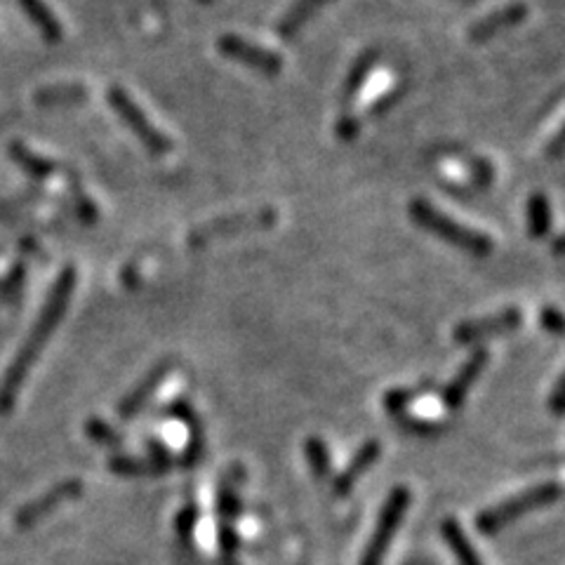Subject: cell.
Wrapping results in <instances>:
<instances>
[{
	"label": "cell",
	"mask_w": 565,
	"mask_h": 565,
	"mask_svg": "<svg viewBox=\"0 0 565 565\" xmlns=\"http://www.w3.org/2000/svg\"><path fill=\"white\" fill-rule=\"evenodd\" d=\"M76 283H78L76 269L64 267L59 271V276L55 278V283H52L48 297H45L41 314H38L31 332L26 335L24 344L19 347L15 358H12V363L8 365V370H5L3 380H0V415H10L12 408L17 405V398L22 394L26 377H29L31 368L36 365L38 358H41L45 347H48L52 332L59 328L66 309H69Z\"/></svg>",
	"instance_id": "cell-1"
},
{
	"label": "cell",
	"mask_w": 565,
	"mask_h": 565,
	"mask_svg": "<svg viewBox=\"0 0 565 565\" xmlns=\"http://www.w3.org/2000/svg\"><path fill=\"white\" fill-rule=\"evenodd\" d=\"M408 212H410V219L417 226H422L424 231H429V234L441 238V241L455 245L457 250L467 252V255L488 257L495 248L493 238L481 234V231H476V229H469V226H464L462 222H457V219H452L450 215H445V212L434 208V205H431L429 201H424V198H415V201H410Z\"/></svg>",
	"instance_id": "cell-2"
},
{
	"label": "cell",
	"mask_w": 565,
	"mask_h": 565,
	"mask_svg": "<svg viewBox=\"0 0 565 565\" xmlns=\"http://www.w3.org/2000/svg\"><path fill=\"white\" fill-rule=\"evenodd\" d=\"M563 490H561V483H540V485H533V488L523 490V493H518L514 497H509V500H504L500 504H495V507H488L481 514L476 516V528L481 535H497L500 530L507 528L509 523L518 521V518L533 514V511L542 509V507H549V504H554L561 500Z\"/></svg>",
	"instance_id": "cell-3"
},
{
	"label": "cell",
	"mask_w": 565,
	"mask_h": 565,
	"mask_svg": "<svg viewBox=\"0 0 565 565\" xmlns=\"http://www.w3.org/2000/svg\"><path fill=\"white\" fill-rule=\"evenodd\" d=\"M276 222H278V210L269 208V205L267 208L250 210V212H236V215L217 217L212 219V222L196 226V229L189 231V236H186V243H189V248L201 250L208 243L219 241V238L250 234V231H264L276 226Z\"/></svg>",
	"instance_id": "cell-4"
},
{
	"label": "cell",
	"mask_w": 565,
	"mask_h": 565,
	"mask_svg": "<svg viewBox=\"0 0 565 565\" xmlns=\"http://www.w3.org/2000/svg\"><path fill=\"white\" fill-rule=\"evenodd\" d=\"M410 500H412V495L405 485H396V488L391 490L389 497L382 504L380 516H377L375 530H372L370 540L368 544H365L361 565H382L384 563V556H387L391 542H394L398 528H401L403 518L405 514H408Z\"/></svg>",
	"instance_id": "cell-5"
},
{
	"label": "cell",
	"mask_w": 565,
	"mask_h": 565,
	"mask_svg": "<svg viewBox=\"0 0 565 565\" xmlns=\"http://www.w3.org/2000/svg\"><path fill=\"white\" fill-rule=\"evenodd\" d=\"M106 102H109L111 109L118 113V118L128 125V130L139 139V142H142V146L151 156L170 154L172 139L165 137L163 132L149 121V116L139 109L137 102L128 95V92L118 88V85H113V88H109V92H106Z\"/></svg>",
	"instance_id": "cell-6"
},
{
	"label": "cell",
	"mask_w": 565,
	"mask_h": 565,
	"mask_svg": "<svg viewBox=\"0 0 565 565\" xmlns=\"http://www.w3.org/2000/svg\"><path fill=\"white\" fill-rule=\"evenodd\" d=\"M83 495V481L81 478H66L52 485L48 493L38 495L36 500L22 504L15 514V528L17 530H29L33 525H38L45 518L55 514V511L66 502L78 500Z\"/></svg>",
	"instance_id": "cell-7"
},
{
	"label": "cell",
	"mask_w": 565,
	"mask_h": 565,
	"mask_svg": "<svg viewBox=\"0 0 565 565\" xmlns=\"http://www.w3.org/2000/svg\"><path fill=\"white\" fill-rule=\"evenodd\" d=\"M217 50L222 52L226 59H234V62L238 64H245V66H250V69L269 73V76L283 71V66H285L283 57L278 55V52L262 48V45H257L252 41H245V38L234 36V33H224V36H219Z\"/></svg>",
	"instance_id": "cell-8"
},
{
	"label": "cell",
	"mask_w": 565,
	"mask_h": 565,
	"mask_svg": "<svg viewBox=\"0 0 565 565\" xmlns=\"http://www.w3.org/2000/svg\"><path fill=\"white\" fill-rule=\"evenodd\" d=\"M523 325V311L516 307L502 309L493 316H483L476 318V321H462L452 330V337H455L457 344H476L483 342V339L504 335V332H514Z\"/></svg>",
	"instance_id": "cell-9"
},
{
	"label": "cell",
	"mask_w": 565,
	"mask_h": 565,
	"mask_svg": "<svg viewBox=\"0 0 565 565\" xmlns=\"http://www.w3.org/2000/svg\"><path fill=\"white\" fill-rule=\"evenodd\" d=\"M238 495L231 483H222L217 497L219 509V556L224 565H238V537L234 530V518L238 516Z\"/></svg>",
	"instance_id": "cell-10"
},
{
	"label": "cell",
	"mask_w": 565,
	"mask_h": 565,
	"mask_svg": "<svg viewBox=\"0 0 565 565\" xmlns=\"http://www.w3.org/2000/svg\"><path fill=\"white\" fill-rule=\"evenodd\" d=\"M172 368H175V363L172 361H161L146 372L142 380H139L135 387L125 394L123 401L118 403V415H121V420H132V417L139 415V410L156 396V391L163 387L165 380H168Z\"/></svg>",
	"instance_id": "cell-11"
},
{
	"label": "cell",
	"mask_w": 565,
	"mask_h": 565,
	"mask_svg": "<svg viewBox=\"0 0 565 565\" xmlns=\"http://www.w3.org/2000/svg\"><path fill=\"white\" fill-rule=\"evenodd\" d=\"M490 361V354L488 349H476L474 354H471L467 361L460 370H457V375L452 377L448 387L443 389V405L450 410H457L462 408L464 401H467L469 391L474 384L478 382V377H481V372L485 370V365Z\"/></svg>",
	"instance_id": "cell-12"
},
{
	"label": "cell",
	"mask_w": 565,
	"mask_h": 565,
	"mask_svg": "<svg viewBox=\"0 0 565 565\" xmlns=\"http://www.w3.org/2000/svg\"><path fill=\"white\" fill-rule=\"evenodd\" d=\"M380 455H382V443L380 441H375V438L365 441L361 448L354 452V457H351L347 467H344L335 476V483H332V490H335V495L347 497L351 490H354V485L361 481L365 471H368L372 464L380 460Z\"/></svg>",
	"instance_id": "cell-13"
},
{
	"label": "cell",
	"mask_w": 565,
	"mask_h": 565,
	"mask_svg": "<svg viewBox=\"0 0 565 565\" xmlns=\"http://www.w3.org/2000/svg\"><path fill=\"white\" fill-rule=\"evenodd\" d=\"M528 8L521 3L507 5V8H500L493 15L478 19V22L469 29V41L471 43H488L490 38H495L497 33L514 29V26L523 24L525 17H528Z\"/></svg>",
	"instance_id": "cell-14"
},
{
	"label": "cell",
	"mask_w": 565,
	"mask_h": 565,
	"mask_svg": "<svg viewBox=\"0 0 565 565\" xmlns=\"http://www.w3.org/2000/svg\"><path fill=\"white\" fill-rule=\"evenodd\" d=\"M168 412L172 417H177V420H182L186 427H189V443H186V452H184V464L186 467H191V464H196L201 460L203 455V445H205V436H203V427L201 422H198L194 408H191L189 401H184V398H179V401L170 403L168 405Z\"/></svg>",
	"instance_id": "cell-15"
},
{
	"label": "cell",
	"mask_w": 565,
	"mask_h": 565,
	"mask_svg": "<svg viewBox=\"0 0 565 565\" xmlns=\"http://www.w3.org/2000/svg\"><path fill=\"white\" fill-rule=\"evenodd\" d=\"M90 99V90L81 83H57V85H45V88L36 90L33 102L38 106H73L83 104Z\"/></svg>",
	"instance_id": "cell-16"
},
{
	"label": "cell",
	"mask_w": 565,
	"mask_h": 565,
	"mask_svg": "<svg viewBox=\"0 0 565 565\" xmlns=\"http://www.w3.org/2000/svg\"><path fill=\"white\" fill-rule=\"evenodd\" d=\"M377 64H380V52L368 50L356 59L354 66H351L347 81H344V88H342V104L347 106V109L356 102L358 95H361V90L365 88V83H368L370 73Z\"/></svg>",
	"instance_id": "cell-17"
},
{
	"label": "cell",
	"mask_w": 565,
	"mask_h": 565,
	"mask_svg": "<svg viewBox=\"0 0 565 565\" xmlns=\"http://www.w3.org/2000/svg\"><path fill=\"white\" fill-rule=\"evenodd\" d=\"M328 3L330 0H297V3L285 12L281 22H278L276 26L278 36L285 38V41L295 38L297 33L311 22V17H314L321 8H325Z\"/></svg>",
	"instance_id": "cell-18"
},
{
	"label": "cell",
	"mask_w": 565,
	"mask_h": 565,
	"mask_svg": "<svg viewBox=\"0 0 565 565\" xmlns=\"http://www.w3.org/2000/svg\"><path fill=\"white\" fill-rule=\"evenodd\" d=\"M441 533H443V540L448 542L450 551L455 554L457 563H460V565H483L481 556H478L474 544L469 542V537L464 535L462 525H460V521H457V518H445L443 525H441Z\"/></svg>",
	"instance_id": "cell-19"
},
{
	"label": "cell",
	"mask_w": 565,
	"mask_h": 565,
	"mask_svg": "<svg viewBox=\"0 0 565 565\" xmlns=\"http://www.w3.org/2000/svg\"><path fill=\"white\" fill-rule=\"evenodd\" d=\"M19 3H22V8L26 15H29L31 24L41 31V36L45 38V41L48 43L62 41V36H64L62 24H59L55 12H52L48 5L43 3V0H19Z\"/></svg>",
	"instance_id": "cell-20"
},
{
	"label": "cell",
	"mask_w": 565,
	"mask_h": 565,
	"mask_svg": "<svg viewBox=\"0 0 565 565\" xmlns=\"http://www.w3.org/2000/svg\"><path fill=\"white\" fill-rule=\"evenodd\" d=\"M10 158L19 165V168H22L24 172H29V175L36 179H48L55 175L59 168L55 161H50V158H45V156H38L36 151H31L24 142L10 144Z\"/></svg>",
	"instance_id": "cell-21"
},
{
	"label": "cell",
	"mask_w": 565,
	"mask_h": 565,
	"mask_svg": "<svg viewBox=\"0 0 565 565\" xmlns=\"http://www.w3.org/2000/svg\"><path fill=\"white\" fill-rule=\"evenodd\" d=\"M528 229L533 238H544L551 231V203L540 191L528 198Z\"/></svg>",
	"instance_id": "cell-22"
},
{
	"label": "cell",
	"mask_w": 565,
	"mask_h": 565,
	"mask_svg": "<svg viewBox=\"0 0 565 565\" xmlns=\"http://www.w3.org/2000/svg\"><path fill=\"white\" fill-rule=\"evenodd\" d=\"M304 452H307V462L316 481H325L330 476V450L323 438L309 436L304 443Z\"/></svg>",
	"instance_id": "cell-23"
},
{
	"label": "cell",
	"mask_w": 565,
	"mask_h": 565,
	"mask_svg": "<svg viewBox=\"0 0 565 565\" xmlns=\"http://www.w3.org/2000/svg\"><path fill=\"white\" fill-rule=\"evenodd\" d=\"M431 389H434V382H422L417 384V387H405V389H391L389 394L384 396V408H387L394 417L401 415L412 401H417L420 396H427Z\"/></svg>",
	"instance_id": "cell-24"
},
{
	"label": "cell",
	"mask_w": 565,
	"mask_h": 565,
	"mask_svg": "<svg viewBox=\"0 0 565 565\" xmlns=\"http://www.w3.org/2000/svg\"><path fill=\"white\" fill-rule=\"evenodd\" d=\"M109 469L116 476H125V478H139V476H154L161 474L154 464L149 460H142V457H130V455H113L109 457Z\"/></svg>",
	"instance_id": "cell-25"
},
{
	"label": "cell",
	"mask_w": 565,
	"mask_h": 565,
	"mask_svg": "<svg viewBox=\"0 0 565 565\" xmlns=\"http://www.w3.org/2000/svg\"><path fill=\"white\" fill-rule=\"evenodd\" d=\"M85 436H88L92 443L104 445V448H121L125 443L123 436L118 434L109 422L99 420V417H90V420L85 422Z\"/></svg>",
	"instance_id": "cell-26"
},
{
	"label": "cell",
	"mask_w": 565,
	"mask_h": 565,
	"mask_svg": "<svg viewBox=\"0 0 565 565\" xmlns=\"http://www.w3.org/2000/svg\"><path fill=\"white\" fill-rule=\"evenodd\" d=\"M71 196H73V203H76V212L78 217L83 219L85 224H92L99 219V210H97V203L92 201V198L85 194L83 186L78 184V179L71 177Z\"/></svg>",
	"instance_id": "cell-27"
},
{
	"label": "cell",
	"mask_w": 565,
	"mask_h": 565,
	"mask_svg": "<svg viewBox=\"0 0 565 565\" xmlns=\"http://www.w3.org/2000/svg\"><path fill=\"white\" fill-rule=\"evenodd\" d=\"M405 90H408V85L401 83V85H396V88H391L389 92H384L380 99H375V102L370 104L368 118H380V116H384V113H389L398 102H401Z\"/></svg>",
	"instance_id": "cell-28"
},
{
	"label": "cell",
	"mask_w": 565,
	"mask_h": 565,
	"mask_svg": "<svg viewBox=\"0 0 565 565\" xmlns=\"http://www.w3.org/2000/svg\"><path fill=\"white\" fill-rule=\"evenodd\" d=\"M146 450H149V462L154 464L161 474L170 469L172 457H170L168 445H165L163 441H158V438H146Z\"/></svg>",
	"instance_id": "cell-29"
},
{
	"label": "cell",
	"mask_w": 565,
	"mask_h": 565,
	"mask_svg": "<svg viewBox=\"0 0 565 565\" xmlns=\"http://www.w3.org/2000/svg\"><path fill=\"white\" fill-rule=\"evenodd\" d=\"M361 125H363L361 118L347 111L339 116V121L335 125V135L342 139V142H354V139L361 135Z\"/></svg>",
	"instance_id": "cell-30"
},
{
	"label": "cell",
	"mask_w": 565,
	"mask_h": 565,
	"mask_svg": "<svg viewBox=\"0 0 565 565\" xmlns=\"http://www.w3.org/2000/svg\"><path fill=\"white\" fill-rule=\"evenodd\" d=\"M196 521H198V507H184L182 514L177 516V533L182 537L184 544L191 542V537H194V528H196Z\"/></svg>",
	"instance_id": "cell-31"
},
{
	"label": "cell",
	"mask_w": 565,
	"mask_h": 565,
	"mask_svg": "<svg viewBox=\"0 0 565 565\" xmlns=\"http://www.w3.org/2000/svg\"><path fill=\"white\" fill-rule=\"evenodd\" d=\"M540 323L551 335H561L563 332V314L556 307H544L540 311Z\"/></svg>",
	"instance_id": "cell-32"
},
{
	"label": "cell",
	"mask_w": 565,
	"mask_h": 565,
	"mask_svg": "<svg viewBox=\"0 0 565 565\" xmlns=\"http://www.w3.org/2000/svg\"><path fill=\"white\" fill-rule=\"evenodd\" d=\"M563 387H565V375H558L554 389H551V398H549V408L556 417H563V405H565Z\"/></svg>",
	"instance_id": "cell-33"
},
{
	"label": "cell",
	"mask_w": 565,
	"mask_h": 565,
	"mask_svg": "<svg viewBox=\"0 0 565 565\" xmlns=\"http://www.w3.org/2000/svg\"><path fill=\"white\" fill-rule=\"evenodd\" d=\"M547 154H549L551 158H558V156L563 154V130L556 132L554 142H551V144L547 146Z\"/></svg>",
	"instance_id": "cell-34"
},
{
	"label": "cell",
	"mask_w": 565,
	"mask_h": 565,
	"mask_svg": "<svg viewBox=\"0 0 565 565\" xmlns=\"http://www.w3.org/2000/svg\"><path fill=\"white\" fill-rule=\"evenodd\" d=\"M563 243H565V238H563V236H558V238H556V243H554V252H556L558 257L563 255Z\"/></svg>",
	"instance_id": "cell-35"
},
{
	"label": "cell",
	"mask_w": 565,
	"mask_h": 565,
	"mask_svg": "<svg viewBox=\"0 0 565 565\" xmlns=\"http://www.w3.org/2000/svg\"><path fill=\"white\" fill-rule=\"evenodd\" d=\"M201 3H210V0H201Z\"/></svg>",
	"instance_id": "cell-36"
},
{
	"label": "cell",
	"mask_w": 565,
	"mask_h": 565,
	"mask_svg": "<svg viewBox=\"0 0 565 565\" xmlns=\"http://www.w3.org/2000/svg\"><path fill=\"white\" fill-rule=\"evenodd\" d=\"M299 565H302V563H299Z\"/></svg>",
	"instance_id": "cell-37"
}]
</instances>
